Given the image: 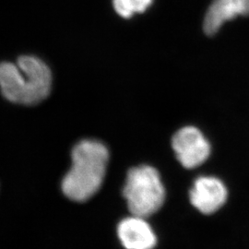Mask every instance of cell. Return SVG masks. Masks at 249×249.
Masks as SVG:
<instances>
[{"instance_id": "cell-8", "label": "cell", "mask_w": 249, "mask_h": 249, "mask_svg": "<svg viewBox=\"0 0 249 249\" xmlns=\"http://www.w3.org/2000/svg\"><path fill=\"white\" fill-rule=\"evenodd\" d=\"M151 3L152 0H113L116 12L123 18H130L134 13H142Z\"/></svg>"}, {"instance_id": "cell-1", "label": "cell", "mask_w": 249, "mask_h": 249, "mask_svg": "<svg viewBox=\"0 0 249 249\" xmlns=\"http://www.w3.org/2000/svg\"><path fill=\"white\" fill-rule=\"evenodd\" d=\"M51 85L49 68L37 57L20 56L16 65L0 63V89L10 102L36 105L49 95Z\"/></svg>"}, {"instance_id": "cell-3", "label": "cell", "mask_w": 249, "mask_h": 249, "mask_svg": "<svg viewBox=\"0 0 249 249\" xmlns=\"http://www.w3.org/2000/svg\"><path fill=\"white\" fill-rule=\"evenodd\" d=\"M123 195L132 215L146 218L160 210L165 199V190L159 173L143 165L128 172Z\"/></svg>"}, {"instance_id": "cell-4", "label": "cell", "mask_w": 249, "mask_h": 249, "mask_svg": "<svg viewBox=\"0 0 249 249\" xmlns=\"http://www.w3.org/2000/svg\"><path fill=\"white\" fill-rule=\"evenodd\" d=\"M172 145L178 160L188 169L202 164L211 153L210 144L194 126H186L178 131L173 138Z\"/></svg>"}, {"instance_id": "cell-7", "label": "cell", "mask_w": 249, "mask_h": 249, "mask_svg": "<svg viewBox=\"0 0 249 249\" xmlns=\"http://www.w3.org/2000/svg\"><path fill=\"white\" fill-rule=\"evenodd\" d=\"M249 15V0H214L204 19V31L213 36L223 23L238 16Z\"/></svg>"}, {"instance_id": "cell-6", "label": "cell", "mask_w": 249, "mask_h": 249, "mask_svg": "<svg viewBox=\"0 0 249 249\" xmlns=\"http://www.w3.org/2000/svg\"><path fill=\"white\" fill-rule=\"evenodd\" d=\"M145 218L134 216L118 224V237L126 249H152L157 243L156 235Z\"/></svg>"}, {"instance_id": "cell-5", "label": "cell", "mask_w": 249, "mask_h": 249, "mask_svg": "<svg viewBox=\"0 0 249 249\" xmlns=\"http://www.w3.org/2000/svg\"><path fill=\"white\" fill-rule=\"evenodd\" d=\"M227 195V189L220 179L203 177L195 181L190 201L200 213L213 214L225 204Z\"/></svg>"}, {"instance_id": "cell-2", "label": "cell", "mask_w": 249, "mask_h": 249, "mask_svg": "<svg viewBox=\"0 0 249 249\" xmlns=\"http://www.w3.org/2000/svg\"><path fill=\"white\" fill-rule=\"evenodd\" d=\"M108 150L103 143L82 141L72 151V167L63 179L64 194L74 201H86L97 193L106 177Z\"/></svg>"}]
</instances>
